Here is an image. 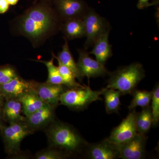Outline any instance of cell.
I'll use <instances>...</instances> for the list:
<instances>
[{
	"mask_svg": "<svg viewBox=\"0 0 159 159\" xmlns=\"http://www.w3.org/2000/svg\"><path fill=\"white\" fill-rule=\"evenodd\" d=\"M50 146L67 153L79 152L88 145L87 142L71 125L54 120L47 129Z\"/></svg>",
	"mask_w": 159,
	"mask_h": 159,
	"instance_id": "6da1fadb",
	"label": "cell"
},
{
	"mask_svg": "<svg viewBox=\"0 0 159 159\" xmlns=\"http://www.w3.org/2000/svg\"><path fill=\"white\" fill-rule=\"evenodd\" d=\"M53 24L50 9L45 5H38L26 12L21 20L20 28L26 35L36 39L48 32Z\"/></svg>",
	"mask_w": 159,
	"mask_h": 159,
	"instance_id": "7a4b0ae2",
	"label": "cell"
},
{
	"mask_svg": "<svg viewBox=\"0 0 159 159\" xmlns=\"http://www.w3.org/2000/svg\"><path fill=\"white\" fill-rule=\"evenodd\" d=\"M107 88L119 90L122 95L132 93L145 77V71L140 63H134L110 74Z\"/></svg>",
	"mask_w": 159,
	"mask_h": 159,
	"instance_id": "3957f363",
	"label": "cell"
},
{
	"mask_svg": "<svg viewBox=\"0 0 159 159\" xmlns=\"http://www.w3.org/2000/svg\"><path fill=\"white\" fill-rule=\"evenodd\" d=\"M102 90L93 91L89 86L70 89L65 91L60 98L62 105L70 108L80 110L86 108L92 102L102 100Z\"/></svg>",
	"mask_w": 159,
	"mask_h": 159,
	"instance_id": "277c9868",
	"label": "cell"
},
{
	"mask_svg": "<svg viewBox=\"0 0 159 159\" xmlns=\"http://www.w3.org/2000/svg\"><path fill=\"white\" fill-rule=\"evenodd\" d=\"M9 123V126L2 125L0 129L6 151L10 155L16 156L20 153L23 140L34 131L24 121Z\"/></svg>",
	"mask_w": 159,
	"mask_h": 159,
	"instance_id": "5b68a950",
	"label": "cell"
},
{
	"mask_svg": "<svg viewBox=\"0 0 159 159\" xmlns=\"http://www.w3.org/2000/svg\"><path fill=\"white\" fill-rule=\"evenodd\" d=\"M83 20L86 37L85 48L87 49L93 45L96 41L110 29L105 19L92 9L88 10L83 17Z\"/></svg>",
	"mask_w": 159,
	"mask_h": 159,
	"instance_id": "8992f818",
	"label": "cell"
},
{
	"mask_svg": "<svg viewBox=\"0 0 159 159\" xmlns=\"http://www.w3.org/2000/svg\"><path fill=\"white\" fill-rule=\"evenodd\" d=\"M137 114L135 109L133 110L126 118L113 129L107 140L111 144L119 145L133 139L137 134L136 125Z\"/></svg>",
	"mask_w": 159,
	"mask_h": 159,
	"instance_id": "52a82bcc",
	"label": "cell"
},
{
	"mask_svg": "<svg viewBox=\"0 0 159 159\" xmlns=\"http://www.w3.org/2000/svg\"><path fill=\"white\" fill-rule=\"evenodd\" d=\"M146 139L144 135L137 133L128 142L116 145L119 152V158L142 159L145 157Z\"/></svg>",
	"mask_w": 159,
	"mask_h": 159,
	"instance_id": "ba28073f",
	"label": "cell"
},
{
	"mask_svg": "<svg viewBox=\"0 0 159 159\" xmlns=\"http://www.w3.org/2000/svg\"><path fill=\"white\" fill-rule=\"evenodd\" d=\"M57 107L46 103L35 112L25 116L24 122L34 131L45 128L55 120Z\"/></svg>",
	"mask_w": 159,
	"mask_h": 159,
	"instance_id": "9c48e42d",
	"label": "cell"
},
{
	"mask_svg": "<svg viewBox=\"0 0 159 159\" xmlns=\"http://www.w3.org/2000/svg\"><path fill=\"white\" fill-rule=\"evenodd\" d=\"M77 66L83 77H86L89 80L91 77L105 76L109 72L104 66L90 57L89 54L84 50H79Z\"/></svg>",
	"mask_w": 159,
	"mask_h": 159,
	"instance_id": "30bf717a",
	"label": "cell"
},
{
	"mask_svg": "<svg viewBox=\"0 0 159 159\" xmlns=\"http://www.w3.org/2000/svg\"><path fill=\"white\" fill-rule=\"evenodd\" d=\"M58 12L66 20L82 18L88 9L82 0H54Z\"/></svg>",
	"mask_w": 159,
	"mask_h": 159,
	"instance_id": "8fae6325",
	"label": "cell"
},
{
	"mask_svg": "<svg viewBox=\"0 0 159 159\" xmlns=\"http://www.w3.org/2000/svg\"><path fill=\"white\" fill-rule=\"evenodd\" d=\"M34 82L29 81L16 76L9 82L0 86V92L6 100L18 98L21 95L33 91Z\"/></svg>",
	"mask_w": 159,
	"mask_h": 159,
	"instance_id": "7c38bea8",
	"label": "cell"
},
{
	"mask_svg": "<svg viewBox=\"0 0 159 159\" xmlns=\"http://www.w3.org/2000/svg\"><path fill=\"white\" fill-rule=\"evenodd\" d=\"M62 85L34 82L33 91L45 103L57 106L61 96L65 91Z\"/></svg>",
	"mask_w": 159,
	"mask_h": 159,
	"instance_id": "4fadbf2b",
	"label": "cell"
},
{
	"mask_svg": "<svg viewBox=\"0 0 159 159\" xmlns=\"http://www.w3.org/2000/svg\"><path fill=\"white\" fill-rule=\"evenodd\" d=\"M87 154L91 159H115L119 158V152L116 145L107 139L102 142L87 145Z\"/></svg>",
	"mask_w": 159,
	"mask_h": 159,
	"instance_id": "5bb4252c",
	"label": "cell"
},
{
	"mask_svg": "<svg viewBox=\"0 0 159 159\" xmlns=\"http://www.w3.org/2000/svg\"><path fill=\"white\" fill-rule=\"evenodd\" d=\"M109 30L102 34L94 43L93 48L89 53L94 55L97 61L104 66L112 55V46L109 42Z\"/></svg>",
	"mask_w": 159,
	"mask_h": 159,
	"instance_id": "9a60e30c",
	"label": "cell"
},
{
	"mask_svg": "<svg viewBox=\"0 0 159 159\" xmlns=\"http://www.w3.org/2000/svg\"><path fill=\"white\" fill-rule=\"evenodd\" d=\"M22 106V111L25 116L35 112L46 103L34 91H29L18 97Z\"/></svg>",
	"mask_w": 159,
	"mask_h": 159,
	"instance_id": "2e32d148",
	"label": "cell"
},
{
	"mask_svg": "<svg viewBox=\"0 0 159 159\" xmlns=\"http://www.w3.org/2000/svg\"><path fill=\"white\" fill-rule=\"evenodd\" d=\"M4 105L3 116L9 123L24 121L25 116L21 115L22 106L17 98L7 99Z\"/></svg>",
	"mask_w": 159,
	"mask_h": 159,
	"instance_id": "e0dca14e",
	"label": "cell"
},
{
	"mask_svg": "<svg viewBox=\"0 0 159 159\" xmlns=\"http://www.w3.org/2000/svg\"><path fill=\"white\" fill-rule=\"evenodd\" d=\"M64 33L69 39L80 38L85 36V28L83 18L66 20L63 27Z\"/></svg>",
	"mask_w": 159,
	"mask_h": 159,
	"instance_id": "ac0fdd59",
	"label": "cell"
},
{
	"mask_svg": "<svg viewBox=\"0 0 159 159\" xmlns=\"http://www.w3.org/2000/svg\"><path fill=\"white\" fill-rule=\"evenodd\" d=\"M54 57L57 58L63 64L69 68L74 73L75 77L80 81H82L83 77L80 74L77 63L75 62L70 51L68 43L67 40L65 39V43L62 47V51L58 54V56L56 57L53 54Z\"/></svg>",
	"mask_w": 159,
	"mask_h": 159,
	"instance_id": "d6986e66",
	"label": "cell"
},
{
	"mask_svg": "<svg viewBox=\"0 0 159 159\" xmlns=\"http://www.w3.org/2000/svg\"><path fill=\"white\" fill-rule=\"evenodd\" d=\"M101 95L105 99L106 111L108 114L118 113L120 106V97L122 94L120 91L113 89H102Z\"/></svg>",
	"mask_w": 159,
	"mask_h": 159,
	"instance_id": "ffe728a7",
	"label": "cell"
},
{
	"mask_svg": "<svg viewBox=\"0 0 159 159\" xmlns=\"http://www.w3.org/2000/svg\"><path fill=\"white\" fill-rule=\"evenodd\" d=\"M137 133L145 135L153 125V118L151 106L143 108L141 112L137 113L136 118Z\"/></svg>",
	"mask_w": 159,
	"mask_h": 159,
	"instance_id": "44dd1931",
	"label": "cell"
},
{
	"mask_svg": "<svg viewBox=\"0 0 159 159\" xmlns=\"http://www.w3.org/2000/svg\"><path fill=\"white\" fill-rule=\"evenodd\" d=\"M132 93L133 99L128 107L129 110H133L139 106L143 108L150 106L149 104L151 102L152 98V92L135 89Z\"/></svg>",
	"mask_w": 159,
	"mask_h": 159,
	"instance_id": "7402d4cb",
	"label": "cell"
},
{
	"mask_svg": "<svg viewBox=\"0 0 159 159\" xmlns=\"http://www.w3.org/2000/svg\"><path fill=\"white\" fill-rule=\"evenodd\" d=\"M56 58L58 61V66L57 67L62 78L63 85L67 87L69 89L84 87V86L81 85L79 83L77 82L76 77L73 72L69 68L63 64L57 58Z\"/></svg>",
	"mask_w": 159,
	"mask_h": 159,
	"instance_id": "603a6c76",
	"label": "cell"
},
{
	"mask_svg": "<svg viewBox=\"0 0 159 159\" xmlns=\"http://www.w3.org/2000/svg\"><path fill=\"white\" fill-rule=\"evenodd\" d=\"M39 61L44 64L48 69V77L46 82L52 84L63 85V82L58 70V67L54 65V58L48 61Z\"/></svg>",
	"mask_w": 159,
	"mask_h": 159,
	"instance_id": "cb8c5ba5",
	"label": "cell"
},
{
	"mask_svg": "<svg viewBox=\"0 0 159 159\" xmlns=\"http://www.w3.org/2000/svg\"><path fill=\"white\" fill-rule=\"evenodd\" d=\"M69 155L62 151L52 147L43 149L35 154L36 159H63L69 157Z\"/></svg>",
	"mask_w": 159,
	"mask_h": 159,
	"instance_id": "d4e9b609",
	"label": "cell"
},
{
	"mask_svg": "<svg viewBox=\"0 0 159 159\" xmlns=\"http://www.w3.org/2000/svg\"><path fill=\"white\" fill-rule=\"evenodd\" d=\"M151 108L153 118V125L156 126L159 121V86L157 84L152 91Z\"/></svg>",
	"mask_w": 159,
	"mask_h": 159,
	"instance_id": "484cf974",
	"label": "cell"
},
{
	"mask_svg": "<svg viewBox=\"0 0 159 159\" xmlns=\"http://www.w3.org/2000/svg\"><path fill=\"white\" fill-rule=\"evenodd\" d=\"M18 76L14 69L6 66L0 68V86L11 81Z\"/></svg>",
	"mask_w": 159,
	"mask_h": 159,
	"instance_id": "4316f807",
	"label": "cell"
},
{
	"mask_svg": "<svg viewBox=\"0 0 159 159\" xmlns=\"http://www.w3.org/2000/svg\"><path fill=\"white\" fill-rule=\"evenodd\" d=\"M149 0H139L137 7L139 9H143L155 5L154 3L149 2Z\"/></svg>",
	"mask_w": 159,
	"mask_h": 159,
	"instance_id": "83f0119b",
	"label": "cell"
},
{
	"mask_svg": "<svg viewBox=\"0 0 159 159\" xmlns=\"http://www.w3.org/2000/svg\"><path fill=\"white\" fill-rule=\"evenodd\" d=\"M9 5L6 0H0V14L5 13L9 9Z\"/></svg>",
	"mask_w": 159,
	"mask_h": 159,
	"instance_id": "f1b7e54d",
	"label": "cell"
},
{
	"mask_svg": "<svg viewBox=\"0 0 159 159\" xmlns=\"http://www.w3.org/2000/svg\"><path fill=\"white\" fill-rule=\"evenodd\" d=\"M5 99V98L3 97L2 94L0 92V108H1L4 105V103H5L4 102Z\"/></svg>",
	"mask_w": 159,
	"mask_h": 159,
	"instance_id": "f546056e",
	"label": "cell"
},
{
	"mask_svg": "<svg viewBox=\"0 0 159 159\" xmlns=\"http://www.w3.org/2000/svg\"><path fill=\"white\" fill-rule=\"evenodd\" d=\"M6 1H7L9 5L15 6L17 4L19 0H6Z\"/></svg>",
	"mask_w": 159,
	"mask_h": 159,
	"instance_id": "4dcf8cb0",
	"label": "cell"
},
{
	"mask_svg": "<svg viewBox=\"0 0 159 159\" xmlns=\"http://www.w3.org/2000/svg\"><path fill=\"white\" fill-rule=\"evenodd\" d=\"M1 108H0V128L2 126V119L3 114H2V111H1Z\"/></svg>",
	"mask_w": 159,
	"mask_h": 159,
	"instance_id": "1f68e13d",
	"label": "cell"
}]
</instances>
